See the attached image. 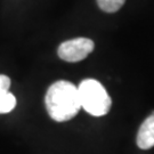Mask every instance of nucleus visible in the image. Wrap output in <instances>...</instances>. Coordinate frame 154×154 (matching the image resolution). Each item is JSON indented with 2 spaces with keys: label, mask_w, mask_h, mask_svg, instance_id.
<instances>
[{
  "label": "nucleus",
  "mask_w": 154,
  "mask_h": 154,
  "mask_svg": "<svg viewBox=\"0 0 154 154\" xmlns=\"http://www.w3.org/2000/svg\"><path fill=\"white\" fill-rule=\"evenodd\" d=\"M16 106V98L11 93H7L0 95V114L9 113Z\"/></svg>",
  "instance_id": "obj_5"
},
{
  "label": "nucleus",
  "mask_w": 154,
  "mask_h": 154,
  "mask_svg": "<svg viewBox=\"0 0 154 154\" xmlns=\"http://www.w3.org/2000/svg\"><path fill=\"white\" fill-rule=\"evenodd\" d=\"M81 107L94 116H106L111 110L112 99L103 85L95 79H85L78 86Z\"/></svg>",
  "instance_id": "obj_2"
},
{
  "label": "nucleus",
  "mask_w": 154,
  "mask_h": 154,
  "mask_svg": "<svg viewBox=\"0 0 154 154\" xmlns=\"http://www.w3.org/2000/svg\"><path fill=\"white\" fill-rule=\"evenodd\" d=\"M45 104L53 120L57 122L71 120L81 109L78 87L65 80L56 81L47 90Z\"/></svg>",
  "instance_id": "obj_1"
},
{
  "label": "nucleus",
  "mask_w": 154,
  "mask_h": 154,
  "mask_svg": "<svg viewBox=\"0 0 154 154\" xmlns=\"http://www.w3.org/2000/svg\"><path fill=\"white\" fill-rule=\"evenodd\" d=\"M9 87H11V79L7 75L0 74V95L9 91Z\"/></svg>",
  "instance_id": "obj_7"
},
{
  "label": "nucleus",
  "mask_w": 154,
  "mask_h": 154,
  "mask_svg": "<svg viewBox=\"0 0 154 154\" xmlns=\"http://www.w3.org/2000/svg\"><path fill=\"white\" fill-rule=\"evenodd\" d=\"M126 0H97L98 7L105 13H116L122 6Z\"/></svg>",
  "instance_id": "obj_6"
},
{
  "label": "nucleus",
  "mask_w": 154,
  "mask_h": 154,
  "mask_svg": "<svg viewBox=\"0 0 154 154\" xmlns=\"http://www.w3.org/2000/svg\"><path fill=\"white\" fill-rule=\"evenodd\" d=\"M94 48L95 44L91 39L75 38L62 42L57 49V55L63 61L75 63L85 60L90 53H93Z\"/></svg>",
  "instance_id": "obj_3"
},
{
  "label": "nucleus",
  "mask_w": 154,
  "mask_h": 154,
  "mask_svg": "<svg viewBox=\"0 0 154 154\" xmlns=\"http://www.w3.org/2000/svg\"><path fill=\"white\" fill-rule=\"evenodd\" d=\"M136 143L140 149H149L154 146V112L139 127Z\"/></svg>",
  "instance_id": "obj_4"
}]
</instances>
